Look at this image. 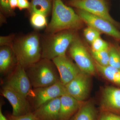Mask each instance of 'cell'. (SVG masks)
Returning <instances> with one entry per match:
<instances>
[{"label":"cell","mask_w":120,"mask_h":120,"mask_svg":"<svg viewBox=\"0 0 120 120\" xmlns=\"http://www.w3.org/2000/svg\"><path fill=\"white\" fill-rule=\"evenodd\" d=\"M8 120H38L32 112L23 116H15L8 114L6 116Z\"/></svg>","instance_id":"4316f807"},{"label":"cell","mask_w":120,"mask_h":120,"mask_svg":"<svg viewBox=\"0 0 120 120\" xmlns=\"http://www.w3.org/2000/svg\"><path fill=\"white\" fill-rule=\"evenodd\" d=\"M28 11L30 14H42L47 16L52 9V0H30Z\"/></svg>","instance_id":"d6986e66"},{"label":"cell","mask_w":120,"mask_h":120,"mask_svg":"<svg viewBox=\"0 0 120 120\" xmlns=\"http://www.w3.org/2000/svg\"><path fill=\"white\" fill-rule=\"evenodd\" d=\"M4 87H8L27 98L33 89L25 68L17 64L7 78Z\"/></svg>","instance_id":"8992f818"},{"label":"cell","mask_w":120,"mask_h":120,"mask_svg":"<svg viewBox=\"0 0 120 120\" xmlns=\"http://www.w3.org/2000/svg\"><path fill=\"white\" fill-rule=\"evenodd\" d=\"M25 69L34 88L50 86L60 80L58 71L52 60L41 58Z\"/></svg>","instance_id":"3957f363"},{"label":"cell","mask_w":120,"mask_h":120,"mask_svg":"<svg viewBox=\"0 0 120 120\" xmlns=\"http://www.w3.org/2000/svg\"><path fill=\"white\" fill-rule=\"evenodd\" d=\"M1 94L11 105L12 114L13 116H23L32 112L27 98L23 95L11 88L4 86L1 91Z\"/></svg>","instance_id":"8fae6325"},{"label":"cell","mask_w":120,"mask_h":120,"mask_svg":"<svg viewBox=\"0 0 120 120\" xmlns=\"http://www.w3.org/2000/svg\"><path fill=\"white\" fill-rule=\"evenodd\" d=\"M14 34H10L7 36H1L0 38L1 46H7L11 47L13 46L15 39Z\"/></svg>","instance_id":"83f0119b"},{"label":"cell","mask_w":120,"mask_h":120,"mask_svg":"<svg viewBox=\"0 0 120 120\" xmlns=\"http://www.w3.org/2000/svg\"><path fill=\"white\" fill-rule=\"evenodd\" d=\"M0 7L2 13L7 16L14 15V11L11 8L9 0H0Z\"/></svg>","instance_id":"484cf974"},{"label":"cell","mask_w":120,"mask_h":120,"mask_svg":"<svg viewBox=\"0 0 120 120\" xmlns=\"http://www.w3.org/2000/svg\"><path fill=\"white\" fill-rule=\"evenodd\" d=\"M66 94L65 86L60 80L50 86L34 88L30 96L32 98V107L34 110L47 102Z\"/></svg>","instance_id":"52a82bcc"},{"label":"cell","mask_w":120,"mask_h":120,"mask_svg":"<svg viewBox=\"0 0 120 120\" xmlns=\"http://www.w3.org/2000/svg\"><path fill=\"white\" fill-rule=\"evenodd\" d=\"M11 8L13 11L18 8V0H9Z\"/></svg>","instance_id":"f546056e"},{"label":"cell","mask_w":120,"mask_h":120,"mask_svg":"<svg viewBox=\"0 0 120 120\" xmlns=\"http://www.w3.org/2000/svg\"><path fill=\"white\" fill-rule=\"evenodd\" d=\"M117 48H118V51H119V52H120V47H118Z\"/></svg>","instance_id":"1f68e13d"},{"label":"cell","mask_w":120,"mask_h":120,"mask_svg":"<svg viewBox=\"0 0 120 120\" xmlns=\"http://www.w3.org/2000/svg\"><path fill=\"white\" fill-rule=\"evenodd\" d=\"M30 5V2L28 0H18V8L20 10L28 9Z\"/></svg>","instance_id":"f1b7e54d"},{"label":"cell","mask_w":120,"mask_h":120,"mask_svg":"<svg viewBox=\"0 0 120 120\" xmlns=\"http://www.w3.org/2000/svg\"><path fill=\"white\" fill-rule=\"evenodd\" d=\"M97 120H120V115L109 111L101 110Z\"/></svg>","instance_id":"d4e9b609"},{"label":"cell","mask_w":120,"mask_h":120,"mask_svg":"<svg viewBox=\"0 0 120 120\" xmlns=\"http://www.w3.org/2000/svg\"><path fill=\"white\" fill-rule=\"evenodd\" d=\"M76 13L89 26L120 41V32L111 22L102 17L80 9H77Z\"/></svg>","instance_id":"9c48e42d"},{"label":"cell","mask_w":120,"mask_h":120,"mask_svg":"<svg viewBox=\"0 0 120 120\" xmlns=\"http://www.w3.org/2000/svg\"><path fill=\"white\" fill-rule=\"evenodd\" d=\"M1 107H2L1 105L0 106V120H8L7 117L5 116L2 113Z\"/></svg>","instance_id":"4dcf8cb0"},{"label":"cell","mask_w":120,"mask_h":120,"mask_svg":"<svg viewBox=\"0 0 120 120\" xmlns=\"http://www.w3.org/2000/svg\"><path fill=\"white\" fill-rule=\"evenodd\" d=\"M96 69L105 79L109 82L120 86V69L109 65H100L94 60Z\"/></svg>","instance_id":"ac0fdd59"},{"label":"cell","mask_w":120,"mask_h":120,"mask_svg":"<svg viewBox=\"0 0 120 120\" xmlns=\"http://www.w3.org/2000/svg\"><path fill=\"white\" fill-rule=\"evenodd\" d=\"M69 48V53L81 71L90 75L96 73L94 60L82 41L75 38Z\"/></svg>","instance_id":"5b68a950"},{"label":"cell","mask_w":120,"mask_h":120,"mask_svg":"<svg viewBox=\"0 0 120 120\" xmlns=\"http://www.w3.org/2000/svg\"><path fill=\"white\" fill-rule=\"evenodd\" d=\"M91 50L94 52H99L109 49L110 45L101 37L95 39L91 43Z\"/></svg>","instance_id":"603a6c76"},{"label":"cell","mask_w":120,"mask_h":120,"mask_svg":"<svg viewBox=\"0 0 120 120\" xmlns=\"http://www.w3.org/2000/svg\"><path fill=\"white\" fill-rule=\"evenodd\" d=\"M72 30H67L48 35L41 44L42 58L52 60L66 55V52L76 38Z\"/></svg>","instance_id":"277c9868"},{"label":"cell","mask_w":120,"mask_h":120,"mask_svg":"<svg viewBox=\"0 0 120 120\" xmlns=\"http://www.w3.org/2000/svg\"><path fill=\"white\" fill-rule=\"evenodd\" d=\"M52 60L58 71L60 81L64 86L82 72L76 64L66 55L57 57Z\"/></svg>","instance_id":"7c38bea8"},{"label":"cell","mask_w":120,"mask_h":120,"mask_svg":"<svg viewBox=\"0 0 120 120\" xmlns=\"http://www.w3.org/2000/svg\"><path fill=\"white\" fill-rule=\"evenodd\" d=\"M68 4L77 9L104 18L115 26L117 25L110 15L105 0H69Z\"/></svg>","instance_id":"ba28073f"},{"label":"cell","mask_w":120,"mask_h":120,"mask_svg":"<svg viewBox=\"0 0 120 120\" xmlns=\"http://www.w3.org/2000/svg\"><path fill=\"white\" fill-rule=\"evenodd\" d=\"M109 65L120 69V54L118 48L114 46H110Z\"/></svg>","instance_id":"7402d4cb"},{"label":"cell","mask_w":120,"mask_h":120,"mask_svg":"<svg viewBox=\"0 0 120 120\" xmlns=\"http://www.w3.org/2000/svg\"><path fill=\"white\" fill-rule=\"evenodd\" d=\"M60 109V97L45 103L32 112L38 120H59Z\"/></svg>","instance_id":"5bb4252c"},{"label":"cell","mask_w":120,"mask_h":120,"mask_svg":"<svg viewBox=\"0 0 120 120\" xmlns=\"http://www.w3.org/2000/svg\"><path fill=\"white\" fill-rule=\"evenodd\" d=\"M90 52L92 58L99 64L103 66L109 65V49L99 52L91 50Z\"/></svg>","instance_id":"44dd1931"},{"label":"cell","mask_w":120,"mask_h":120,"mask_svg":"<svg viewBox=\"0 0 120 120\" xmlns=\"http://www.w3.org/2000/svg\"><path fill=\"white\" fill-rule=\"evenodd\" d=\"M47 16L42 14L34 13L31 14L30 22L35 29L41 30L47 27Z\"/></svg>","instance_id":"ffe728a7"},{"label":"cell","mask_w":120,"mask_h":120,"mask_svg":"<svg viewBox=\"0 0 120 120\" xmlns=\"http://www.w3.org/2000/svg\"><path fill=\"white\" fill-rule=\"evenodd\" d=\"M83 21L71 7L62 0H52V16L46 30L48 35L67 30H75L82 27Z\"/></svg>","instance_id":"6da1fadb"},{"label":"cell","mask_w":120,"mask_h":120,"mask_svg":"<svg viewBox=\"0 0 120 120\" xmlns=\"http://www.w3.org/2000/svg\"><path fill=\"white\" fill-rule=\"evenodd\" d=\"M98 112L91 101L83 102L78 111L69 120H97Z\"/></svg>","instance_id":"e0dca14e"},{"label":"cell","mask_w":120,"mask_h":120,"mask_svg":"<svg viewBox=\"0 0 120 120\" xmlns=\"http://www.w3.org/2000/svg\"><path fill=\"white\" fill-rule=\"evenodd\" d=\"M90 76L81 72L65 86L67 94L77 101L83 102L87 98L90 93Z\"/></svg>","instance_id":"30bf717a"},{"label":"cell","mask_w":120,"mask_h":120,"mask_svg":"<svg viewBox=\"0 0 120 120\" xmlns=\"http://www.w3.org/2000/svg\"><path fill=\"white\" fill-rule=\"evenodd\" d=\"M17 64V60L12 48L1 46L0 49V72L5 75L12 71Z\"/></svg>","instance_id":"2e32d148"},{"label":"cell","mask_w":120,"mask_h":120,"mask_svg":"<svg viewBox=\"0 0 120 120\" xmlns=\"http://www.w3.org/2000/svg\"><path fill=\"white\" fill-rule=\"evenodd\" d=\"M101 110L120 115V88L108 86L102 94Z\"/></svg>","instance_id":"4fadbf2b"},{"label":"cell","mask_w":120,"mask_h":120,"mask_svg":"<svg viewBox=\"0 0 120 120\" xmlns=\"http://www.w3.org/2000/svg\"><path fill=\"white\" fill-rule=\"evenodd\" d=\"M12 49L17 64L26 68L42 58L40 35L34 32L18 38H15Z\"/></svg>","instance_id":"7a4b0ae2"},{"label":"cell","mask_w":120,"mask_h":120,"mask_svg":"<svg viewBox=\"0 0 120 120\" xmlns=\"http://www.w3.org/2000/svg\"><path fill=\"white\" fill-rule=\"evenodd\" d=\"M60 109L59 120H69L76 113L83 102L79 101L68 94L60 97Z\"/></svg>","instance_id":"9a60e30c"},{"label":"cell","mask_w":120,"mask_h":120,"mask_svg":"<svg viewBox=\"0 0 120 120\" xmlns=\"http://www.w3.org/2000/svg\"><path fill=\"white\" fill-rule=\"evenodd\" d=\"M83 32L86 39L91 44L95 39L100 37L101 34L97 30L89 26L84 29Z\"/></svg>","instance_id":"cb8c5ba5"}]
</instances>
